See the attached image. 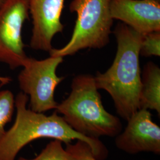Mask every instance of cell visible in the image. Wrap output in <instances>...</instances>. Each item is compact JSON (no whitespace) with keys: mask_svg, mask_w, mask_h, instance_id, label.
<instances>
[{"mask_svg":"<svg viewBox=\"0 0 160 160\" xmlns=\"http://www.w3.org/2000/svg\"><path fill=\"white\" fill-rule=\"evenodd\" d=\"M29 97L23 92L15 98L16 120L0 141V160H15L20 150L34 140L51 138L65 145L80 140L87 143L98 160L106 159L109 151L100 139L87 137L72 129L56 111L47 116L27 108Z\"/></svg>","mask_w":160,"mask_h":160,"instance_id":"cell-1","label":"cell"},{"mask_svg":"<svg viewBox=\"0 0 160 160\" xmlns=\"http://www.w3.org/2000/svg\"><path fill=\"white\" fill-rule=\"evenodd\" d=\"M114 34L117 52L111 67L94 77L97 88L108 92L117 113L128 120L140 106L142 87L139 56L142 34L124 23H119Z\"/></svg>","mask_w":160,"mask_h":160,"instance_id":"cell-2","label":"cell"},{"mask_svg":"<svg viewBox=\"0 0 160 160\" xmlns=\"http://www.w3.org/2000/svg\"><path fill=\"white\" fill-rule=\"evenodd\" d=\"M68 97L58 104L55 111L62 114L72 129L87 137L115 138L122 131L120 119L104 108L94 77H75Z\"/></svg>","mask_w":160,"mask_h":160,"instance_id":"cell-3","label":"cell"},{"mask_svg":"<svg viewBox=\"0 0 160 160\" xmlns=\"http://www.w3.org/2000/svg\"><path fill=\"white\" fill-rule=\"evenodd\" d=\"M110 0H73L69 10L77 14L74 29L68 43L61 49H52L51 56L65 57L85 49H100L110 40L113 19Z\"/></svg>","mask_w":160,"mask_h":160,"instance_id":"cell-4","label":"cell"},{"mask_svg":"<svg viewBox=\"0 0 160 160\" xmlns=\"http://www.w3.org/2000/svg\"><path fill=\"white\" fill-rule=\"evenodd\" d=\"M63 61V57L51 55L41 60L26 59L17 79L22 92L29 96V109L45 113L57 108L55 89L64 79L58 76L57 69Z\"/></svg>","mask_w":160,"mask_h":160,"instance_id":"cell-5","label":"cell"},{"mask_svg":"<svg viewBox=\"0 0 160 160\" xmlns=\"http://www.w3.org/2000/svg\"><path fill=\"white\" fill-rule=\"evenodd\" d=\"M29 15L28 0H4L0 5V62L12 69L22 67L28 57L22 31Z\"/></svg>","mask_w":160,"mask_h":160,"instance_id":"cell-6","label":"cell"},{"mask_svg":"<svg viewBox=\"0 0 160 160\" xmlns=\"http://www.w3.org/2000/svg\"><path fill=\"white\" fill-rule=\"evenodd\" d=\"M123 131L115 137V145L129 154L152 152L160 154V128L149 110L140 109L127 120Z\"/></svg>","mask_w":160,"mask_h":160,"instance_id":"cell-7","label":"cell"},{"mask_svg":"<svg viewBox=\"0 0 160 160\" xmlns=\"http://www.w3.org/2000/svg\"><path fill=\"white\" fill-rule=\"evenodd\" d=\"M32 19L30 46L36 51L49 52L53 37L63 31L61 17L65 0H28Z\"/></svg>","mask_w":160,"mask_h":160,"instance_id":"cell-8","label":"cell"},{"mask_svg":"<svg viewBox=\"0 0 160 160\" xmlns=\"http://www.w3.org/2000/svg\"><path fill=\"white\" fill-rule=\"evenodd\" d=\"M110 10L113 20L141 34L160 31V0H110Z\"/></svg>","mask_w":160,"mask_h":160,"instance_id":"cell-9","label":"cell"},{"mask_svg":"<svg viewBox=\"0 0 160 160\" xmlns=\"http://www.w3.org/2000/svg\"><path fill=\"white\" fill-rule=\"evenodd\" d=\"M141 109L154 110L160 114V69L153 62L145 65L141 76Z\"/></svg>","mask_w":160,"mask_h":160,"instance_id":"cell-10","label":"cell"},{"mask_svg":"<svg viewBox=\"0 0 160 160\" xmlns=\"http://www.w3.org/2000/svg\"><path fill=\"white\" fill-rule=\"evenodd\" d=\"M15 109V98L11 91L0 90V141L6 133L7 124L12 120Z\"/></svg>","mask_w":160,"mask_h":160,"instance_id":"cell-11","label":"cell"},{"mask_svg":"<svg viewBox=\"0 0 160 160\" xmlns=\"http://www.w3.org/2000/svg\"><path fill=\"white\" fill-rule=\"evenodd\" d=\"M62 143L59 140L53 139L34 158L20 157L18 160H71L68 152L63 148Z\"/></svg>","mask_w":160,"mask_h":160,"instance_id":"cell-12","label":"cell"},{"mask_svg":"<svg viewBox=\"0 0 160 160\" xmlns=\"http://www.w3.org/2000/svg\"><path fill=\"white\" fill-rule=\"evenodd\" d=\"M140 55L144 57H160V31L142 34Z\"/></svg>","mask_w":160,"mask_h":160,"instance_id":"cell-13","label":"cell"},{"mask_svg":"<svg viewBox=\"0 0 160 160\" xmlns=\"http://www.w3.org/2000/svg\"><path fill=\"white\" fill-rule=\"evenodd\" d=\"M65 149L71 160H97L89 145L82 141L77 140L75 143L67 144Z\"/></svg>","mask_w":160,"mask_h":160,"instance_id":"cell-14","label":"cell"},{"mask_svg":"<svg viewBox=\"0 0 160 160\" xmlns=\"http://www.w3.org/2000/svg\"><path fill=\"white\" fill-rule=\"evenodd\" d=\"M12 81V78L8 77L0 76V83L2 86H4L9 84Z\"/></svg>","mask_w":160,"mask_h":160,"instance_id":"cell-15","label":"cell"},{"mask_svg":"<svg viewBox=\"0 0 160 160\" xmlns=\"http://www.w3.org/2000/svg\"><path fill=\"white\" fill-rule=\"evenodd\" d=\"M4 0H0V5L4 2Z\"/></svg>","mask_w":160,"mask_h":160,"instance_id":"cell-16","label":"cell"}]
</instances>
